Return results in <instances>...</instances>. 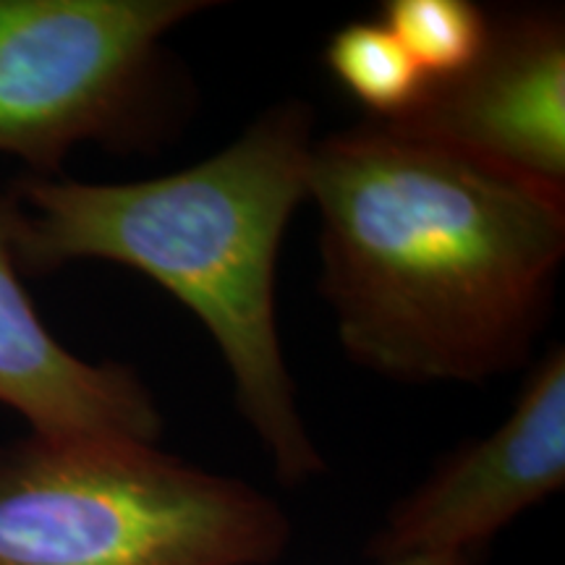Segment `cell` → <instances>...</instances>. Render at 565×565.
Masks as SVG:
<instances>
[{
  "mask_svg": "<svg viewBox=\"0 0 565 565\" xmlns=\"http://www.w3.org/2000/svg\"><path fill=\"white\" fill-rule=\"evenodd\" d=\"M309 200L351 362L401 383L529 362L565 257V189L364 121L315 139Z\"/></svg>",
  "mask_w": 565,
  "mask_h": 565,
  "instance_id": "6da1fadb",
  "label": "cell"
},
{
  "mask_svg": "<svg viewBox=\"0 0 565 565\" xmlns=\"http://www.w3.org/2000/svg\"><path fill=\"white\" fill-rule=\"evenodd\" d=\"M377 21L429 82L463 71L490 34V13L469 0H387Z\"/></svg>",
  "mask_w": 565,
  "mask_h": 565,
  "instance_id": "9c48e42d",
  "label": "cell"
},
{
  "mask_svg": "<svg viewBox=\"0 0 565 565\" xmlns=\"http://www.w3.org/2000/svg\"><path fill=\"white\" fill-rule=\"evenodd\" d=\"M17 223V200L0 196V404L47 440L158 443L162 414L139 374L76 356L42 322L21 282Z\"/></svg>",
  "mask_w": 565,
  "mask_h": 565,
  "instance_id": "52a82bcc",
  "label": "cell"
},
{
  "mask_svg": "<svg viewBox=\"0 0 565 565\" xmlns=\"http://www.w3.org/2000/svg\"><path fill=\"white\" fill-rule=\"evenodd\" d=\"M312 129V108L286 100L183 171L129 183L30 175L11 194L21 273L87 259L124 265L192 309L228 364L238 414L286 484L328 471L301 419L275 317L282 236L309 200Z\"/></svg>",
  "mask_w": 565,
  "mask_h": 565,
  "instance_id": "7a4b0ae2",
  "label": "cell"
},
{
  "mask_svg": "<svg viewBox=\"0 0 565 565\" xmlns=\"http://www.w3.org/2000/svg\"><path fill=\"white\" fill-rule=\"evenodd\" d=\"M383 565H477L471 555H414L404 561H393Z\"/></svg>",
  "mask_w": 565,
  "mask_h": 565,
  "instance_id": "30bf717a",
  "label": "cell"
},
{
  "mask_svg": "<svg viewBox=\"0 0 565 565\" xmlns=\"http://www.w3.org/2000/svg\"><path fill=\"white\" fill-rule=\"evenodd\" d=\"M204 0H0V154L55 175L79 145L139 150L168 108L166 38Z\"/></svg>",
  "mask_w": 565,
  "mask_h": 565,
  "instance_id": "277c9868",
  "label": "cell"
},
{
  "mask_svg": "<svg viewBox=\"0 0 565 565\" xmlns=\"http://www.w3.org/2000/svg\"><path fill=\"white\" fill-rule=\"evenodd\" d=\"M398 129L565 189V24L553 9L490 13L482 53L429 82Z\"/></svg>",
  "mask_w": 565,
  "mask_h": 565,
  "instance_id": "8992f818",
  "label": "cell"
},
{
  "mask_svg": "<svg viewBox=\"0 0 565 565\" xmlns=\"http://www.w3.org/2000/svg\"><path fill=\"white\" fill-rule=\"evenodd\" d=\"M324 66L343 92L370 113L395 121L419 103L429 79L380 21H351L324 45Z\"/></svg>",
  "mask_w": 565,
  "mask_h": 565,
  "instance_id": "ba28073f",
  "label": "cell"
},
{
  "mask_svg": "<svg viewBox=\"0 0 565 565\" xmlns=\"http://www.w3.org/2000/svg\"><path fill=\"white\" fill-rule=\"evenodd\" d=\"M270 494L129 437L0 445V565H273Z\"/></svg>",
  "mask_w": 565,
  "mask_h": 565,
  "instance_id": "3957f363",
  "label": "cell"
},
{
  "mask_svg": "<svg viewBox=\"0 0 565 565\" xmlns=\"http://www.w3.org/2000/svg\"><path fill=\"white\" fill-rule=\"evenodd\" d=\"M565 484V349L536 362L494 433L450 454L404 494L372 534L366 555H471Z\"/></svg>",
  "mask_w": 565,
  "mask_h": 565,
  "instance_id": "5b68a950",
  "label": "cell"
}]
</instances>
